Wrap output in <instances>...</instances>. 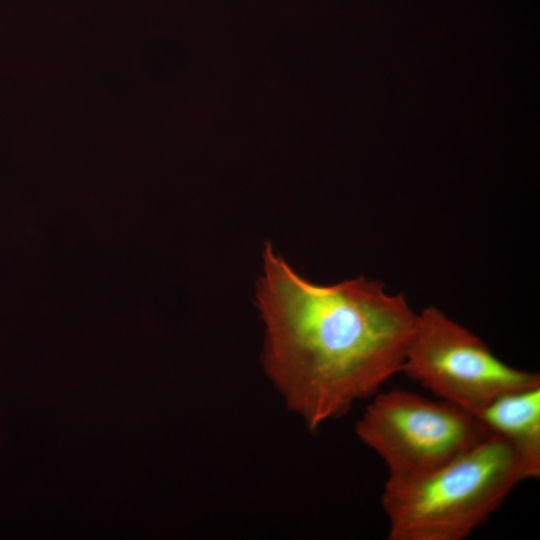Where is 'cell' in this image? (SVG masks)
<instances>
[{
	"mask_svg": "<svg viewBox=\"0 0 540 540\" xmlns=\"http://www.w3.org/2000/svg\"><path fill=\"white\" fill-rule=\"evenodd\" d=\"M256 304L264 370L309 429L344 415L402 371L417 314L363 277L319 285L267 243Z\"/></svg>",
	"mask_w": 540,
	"mask_h": 540,
	"instance_id": "1",
	"label": "cell"
},
{
	"mask_svg": "<svg viewBox=\"0 0 540 540\" xmlns=\"http://www.w3.org/2000/svg\"><path fill=\"white\" fill-rule=\"evenodd\" d=\"M530 479L515 449L489 434L424 474L387 479L381 505L389 540H462Z\"/></svg>",
	"mask_w": 540,
	"mask_h": 540,
	"instance_id": "2",
	"label": "cell"
},
{
	"mask_svg": "<svg viewBox=\"0 0 540 540\" xmlns=\"http://www.w3.org/2000/svg\"><path fill=\"white\" fill-rule=\"evenodd\" d=\"M355 433L381 458L388 479L431 471L489 435L474 414L404 390L376 393Z\"/></svg>",
	"mask_w": 540,
	"mask_h": 540,
	"instance_id": "3",
	"label": "cell"
},
{
	"mask_svg": "<svg viewBox=\"0 0 540 540\" xmlns=\"http://www.w3.org/2000/svg\"><path fill=\"white\" fill-rule=\"evenodd\" d=\"M401 372L438 399L474 415L504 393L540 385L538 373L504 363L435 307L417 314Z\"/></svg>",
	"mask_w": 540,
	"mask_h": 540,
	"instance_id": "4",
	"label": "cell"
},
{
	"mask_svg": "<svg viewBox=\"0 0 540 540\" xmlns=\"http://www.w3.org/2000/svg\"><path fill=\"white\" fill-rule=\"evenodd\" d=\"M475 416L489 434L515 449L530 479L540 476V385L504 393Z\"/></svg>",
	"mask_w": 540,
	"mask_h": 540,
	"instance_id": "5",
	"label": "cell"
}]
</instances>
